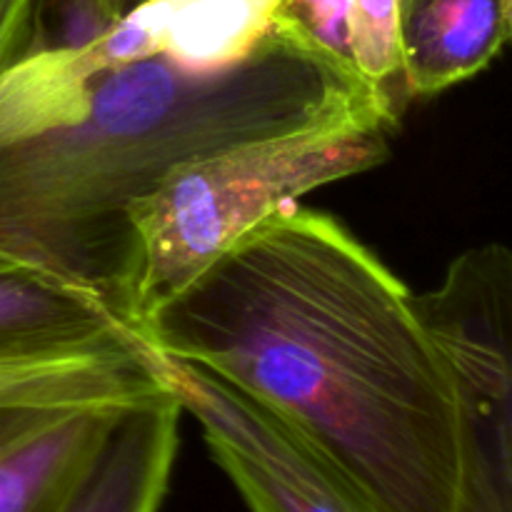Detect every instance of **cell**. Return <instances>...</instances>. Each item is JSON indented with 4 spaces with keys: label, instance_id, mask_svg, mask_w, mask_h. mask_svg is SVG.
Returning a JSON list of instances; mask_svg holds the SVG:
<instances>
[{
    "label": "cell",
    "instance_id": "obj_1",
    "mask_svg": "<svg viewBox=\"0 0 512 512\" xmlns=\"http://www.w3.org/2000/svg\"><path fill=\"white\" fill-rule=\"evenodd\" d=\"M128 330L270 410L375 512H458L448 360L415 293L333 215L275 210Z\"/></svg>",
    "mask_w": 512,
    "mask_h": 512
},
{
    "label": "cell",
    "instance_id": "obj_2",
    "mask_svg": "<svg viewBox=\"0 0 512 512\" xmlns=\"http://www.w3.org/2000/svg\"><path fill=\"white\" fill-rule=\"evenodd\" d=\"M358 100L373 103L278 35L228 68L85 73L63 45L33 48L0 75V263L88 290L123 323L138 200L185 160Z\"/></svg>",
    "mask_w": 512,
    "mask_h": 512
},
{
    "label": "cell",
    "instance_id": "obj_3",
    "mask_svg": "<svg viewBox=\"0 0 512 512\" xmlns=\"http://www.w3.org/2000/svg\"><path fill=\"white\" fill-rule=\"evenodd\" d=\"M395 128L378 105L358 100L170 170L130 208V263L120 303L125 328L143 325L275 210L383 163Z\"/></svg>",
    "mask_w": 512,
    "mask_h": 512
},
{
    "label": "cell",
    "instance_id": "obj_4",
    "mask_svg": "<svg viewBox=\"0 0 512 512\" xmlns=\"http://www.w3.org/2000/svg\"><path fill=\"white\" fill-rule=\"evenodd\" d=\"M415 305L458 393V512H512V250H465Z\"/></svg>",
    "mask_w": 512,
    "mask_h": 512
},
{
    "label": "cell",
    "instance_id": "obj_5",
    "mask_svg": "<svg viewBox=\"0 0 512 512\" xmlns=\"http://www.w3.org/2000/svg\"><path fill=\"white\" fill-rule=\"evenodd\" d=\"M128 335L150 373L200 425L248 512H375L270 410L218 375L150 348L133 330Z\"/></svg>",
    "mask_w": 512,
    "mask_h": 512
},
{
    "label": "cell",
    "instance_id": "obj_6",
    "mask_svg": "<svg viewBox=\"0 0 512 512\" xmlns=\"http://www.w3.org/2000/svg\"><path fill=\"white\" fill-rule=\"evenodd\" d=\"M278 0H140L70 50L90 73L170 58L190 68H228L273 35Z\"/></svg>",
    "mask_w": 512,
    "mask_h": 512
},
{
    "label": "cell",
    "instance_id": "obj_7",
    "mask_svg": "<svg viewBox=\"0 0 512 512\" xmlns=\"http://www.w3.org/2000/svg\"><path fill=\"white\" fill-rule=\"evenodd\" d=\"M273 35L338 73L400 123L413 100L405 78L403 0H278Z\"/></svg>",
    "mask_w": 512,
    "mask_h": 512
},
{
    "label": "cell",
    "instance_id": "obj_8",
    "mask_svg": "<svg viewBox=\"0 0 512 512\" xmlns=\"http://www.w3.org/2000/svg\"><path fill=\"white\" fill-rule=\"evenodd\" d=\"M125 408H0V512H58Z\"/></svg>",
    "mask_w": 512,
    "mask_h": 512
},
{
    "label": "cell",
    "instance_id": "obj_9",
    "mask_svg": "<svg viewBox=\"0 0 512 512\" xmlns=\"http://www.w3.org/2000/svg\"><path fill=\"white\" fill-rule=\"evenodd\" d=\"M168 390L135 350L128 330L95 343L0 355V408L138 405Z\"/></svg>",
    "mask_w": 512,
    "mask_h": 512
},
{
    "label": "cell",
    "instance_id": "obj_10",
    "mask_svg": "<svg viewBox=\"0 0 512 512\" xmlns=\"http://www.w3.org/2000/svg\"><path fill=\"white\" fill-rule=\"evenodd\" d=\"M178 400L125 408L58 512H160L178 458Z\"/></svg>",
    "mask_w": 512,
    "mask_h": 512
},
{
    "label": "cell",
    "instance_id": "obj_11",
    "mask_svg": "<svg viewBox=\"0 0 512 512\" xmlns=\"http://www.w3.org/2000/svg\"><path fill=\"white\" fill-rule=\"evenodd\" d=\"M510 0H403L405 78L433 98L488 68L510 43Z\"/></svg>",
    "mask_w": 512,
    "mask_h": 512
},
{
    "label": "cell",
    "instance_id": "obj_12",
    "mask_svg": "<svg viewBox=\"0 0 512 512\" xmlns=\"http://www.w3.org/2000/svg\"><path fill=\"white\" fill-rule=\"evenodd\" d=\"M118 315L83 288L0 263V355L113 338Z\"/></svg>",
    "mask_w": 512,
    "mask_h": 512
},
{
    "label": "cell",
    "instance_id": "obj_13",
    "mask_svg": "<svg viewBox=\"0 0 512 512\" xmlns=\"http://www.w3.org/2000/svg\"><path fill=\"white\" fill-rule=\"evenodd\" d=\"M43 0H0V75L33 50Z\"/></svg>",
    "mask_w": 512,
    "mask_h": 512
},
{
    "label": "cell",
    "instance_id": "obj_14",
    "mask_svg": "<svg viewBox=\"0 0 512 512\" xmlns=\"http://www.w3.org/2000/svg\"><path fill=\"white\" fill-rule=\"evenodd\" d=\"M80 13L93 23V33L133 8L140 0H73Z\"/></svg>",
    "mask_w": 512,
    "mask_h": 512
},
{
    "label": "cell",
    "instance_id": "obj_15",
    "mask_svg": "<svg viewBox=\"0 0 512 512\" xmlns=\"http://www.w3.org/2000/svg\"><path fill=\"white\" fill-rule=\"evenodd\" d=\"M508 20H510V43H512V0H510V8H508Z\"/></svg>",
    "mask_w": 512,
    "mask_h": 512
}]
</instances>
